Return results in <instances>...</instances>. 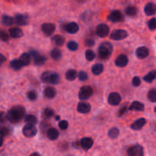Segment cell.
<instances>
[{"instance_id":"cell-1","label":"cell","mask_w":156,"mask_h":156,"mask_svg":"<svg viewBox=\"0 0 156 156\" xmlns=\"http://www.w3.org/2000/svg\"><path fill=\"white\" fill-rule=\"evenodd\" d=\"M24 114H25V110H24V107H14L8 113V120H9L12 123H17L23 118Z\"/></svg>"},{"instance_id":"cell-2","label":"cell","mask_w":156,"mask_h":156,"mask_svg":"<svg viewBox=\"0 0 156 156\" xmlns=\"http://www.w3.org/2000/svg\"><path fill=\"white\" fill-rule=\"evenodd\" d=\"M113 47L110 43L105 42L101 44L98 49V56L101 59H106L111 55Z\"/></svg>"},{"instance_id":"cell-3","label":"cell","mask_w":156,"mask_h":156,"mask_svg":"<svg viewBox=\"0 0 156 156\" xmlns=\"http://www.w3.org/2000/svg\"><path fill=\"white\" fill-rule=\"evenodd\" d=\"M41 80L45 83L57 84L59 82V76L57 73L53 72L47 71L44 73L41 76Z\"/></svg>"},{"instance_id":"cell-4","label":"cell","mask_w":156,"mask_h":156,"mask_svg":"<svg viewBox=\"0 0 156 156\" xmlns=\"http://www.w3.org/2000/svg\"><path fill=\"white\" fill-rule=\"evenodd\" d=\"M93 94V89L90 86H83L79 91V97L81 100H87Z\"/></svg>"},{"instance_id":"cell-5","label":"cell","mask_w":156,"mask_h":156,"mask_svg":"<svg viewBox=\"0 0 156 156\" xmlns=\"http://www.w3.org/2000/svg\"><path fill=\"white\" fill-rule=\"evenodd\" d=\"M36 133L37 129L34 125L27 124L23 128V134L24 135V136L30 138V137L34 136L36 135Z\"/></svg>"},{"instance_id":"cell-6","label":"cell","mask_w":156,"mask_h":156,"mask_svg":"<svg viewBox=\"0 0 156 156\" xmlns=\"http://www.w3.org/2000/svg\"><path fill=\"white\" fill-rule=\"evenodd\" d=\"M128 34L124 30H115L111 33V38L114 41H120L127 37Z\"/></svg>"},{"instance_id":"cell-7","label":"cell","mask_w":156,"mask_h":156,"mask_svg":"<svg viewBox=\"0 0 156 156\" xmlns=\"http://www.w3.org/2000/svg\"><path fill=\"white\" fill-rule=\"evenodd\" d=\"M110 31V28L107 24H99L96 29V33H97L98 36L101 37H105L108 35Z\"/></svg>"},{"instance_id":"cell-8","label":"cell","mask_w":156,"mask_h":156,"mask_svg":"<svg viewBox=\"0 0 156 156\" xmlns=\"http://www.w3.org/2000/svg\"><path fill=\"white\" fill-rule=\"evenodd\" d=\"M127 153L129 156H143V149L141 146L136 145L129 148L127 151Z\"/></svg>"},{"instance_id":"cell-9","label":"cell","mask_w":156,"mask_h":156,"mask_svg":"<svg viewBox=\"0 0 156 156\" xmlns=\"http://www.w3.org/2000/svg\"><path fill=\"white\" fill-rule=\"evenodd\" d=\"M108 19L109 20V21H112V22H120V21L123 20V16L120 11L116 10L110 14Z\"/></svg>"},{"instance_id":"cell-10","label":"cell","mask_w":156,"mask_h":156,"mask_svg":"<svg viewBox=\"0 0 156 156\" xmlns=\"http://www.w3.org/2000/svg\"><path fill=\"white\" fill-rule=\"evenodd\" d=\"M55 28H56L55 25L51 23L44 24L41 26V30L46 36H50V35L53 34V32L55 31Z\"/></svg>"},{"instance_id":"cell-11","label":"cell","mask_w":156,"mask_h":156,"mask_svg":"<svg viewBox=\"0 0 156 156\" xmlns=\"http://www.w3.org/2000/svg\"><path fill=\"white\" fill-rule=\"evenodd\" d=\"M121 101V97L120 94L117 92L111 93L108 97V103L111 105H118Z\"/></svg>"},{"instance_id":"cell-12","label":"cell","mask_w":156,"mask_h":156,"mask_svg":"<svg viewBox=\"0 0 156 156\" xmlns=\"http://www.w3.org/2000/svg\"><path fill=\"white\" fill-rule=\"evenodd\" d=\"M30 54L32 55V56L34 57V63L36 65H43V64L46 61V57L44 56L43 55H41L40 53H38L36 51H31L30 52Z\"/></svg>"},{"instance_id":"cell-13","label":"cell","mask_w":156,"mask_h":156,"mask_svg":"<svg viewBox=\"0 0 156 156\" xmlns=\"http://www.w3.org/2000/svg\"><path fill=\"white\" fill-rule=\"evenodd\" d=\"M77 111L81 114H88L91 111V106L87 102H79L77 106Z\"/></svg>"},{"instance_id":"cell-14","label":"cell","mask_w":156,"mask_h":156,"mask_svg":"<svg viewBox=\"0 0 156 156\" xmlns=\"http://www.w3.org/2000/svg\"><path fill=\"white\" fill-rule=\"evenodd\" d=\"M136 56L139 59H145V58L149 56V50L147 47H140L136 50Z\"/></svg>"},{"instance_id":"cell-15","label":"cell","mask_w":156,"mask_h":156,"mask_svg":"<svg viewBox=\"0 0 156 156\" xmlns=\"http://www.w3.org/2000/svg\"><path fill=\"white\" fill-rule=\"evenodd\" d=\"M116 66L118 67H125L128 64V58L126 55L121 54L116 59Z\"/></svg>"},{"instance_id":"cell-16","label":"cell","mask_w":156,"mask_h":156,"mask_svg":"<svg viewBox=\"0 0 156 156\" xmlns=\"http://www.w3.org/2000/svg\"><path fill=\"white\" fill-rule=\"evenodd\" d=\"M146 120L145 118H140L138 120H136L132 125H131V128L134 130H140L141 129L143 126L146 125Z\"/></svg>"},{"instance_id":"cell-17","label":"cell","mask_w":156,"mask_h":156,"mask_svg":"<svg viewBox=\"0 0 156 156\" xmlns=\"http://www.w3.org/2000/svg\"><path fill=\"white\" fill-rule=\"evenodd\" d=\"M28 18L26 15H21V14H18L15 17V22L18 25H25L27 24Z\"/></svg>"},{"instance_id":"cell-18","label":"cell","mask_w":156,"mask_h":156,"mask_svg":"<svg viewBox=\"0 0 156 156\" xmlns=\"http://www.w3.org/2000/svg\"><path fill=\"white\" fill-rule=\"evenodd\" d=\"M145 13L149 16L151 15H154L156 13V5L155 3L149 2L145 7Z\"/></svg>"},{"instance_id":"cell-19","label":"cell","mask_w":156,"mask_h":156,"mask_svg":"<svg viewBox=\"0 0 156 156\" xmlns=\"http://www.w3.org/2000/svg\"><path fill=\"white\" fill-rule=\"evenodd\" d=\"M81 146L84 149H89L93 146V140L89 137H85L81 140Z\"/></svg>"},{"instance_id":"cell-20","label":"cell","mask_w":156,"mask_h":156,"mask_svg":"<svg viewBox=\"0 0 156 156\" xmlns=\"http://www.w3.org/2000/svg\"><path fill=\"white\" fill-rule=\"evenodd\" d=\"M9 34L13 38H19L23 36V32L18 27H12L9 29Z\"/></svg>"},{"instance_id":"cell-21","label":"cell","mask_w":156,"mask_h":156,"mask_svg":"<svg viewBox=\"0 0 156 156\" xmlns=\"http://www.w3.org/2000/svg\"><path fill=\"white\" fill-rule=\"evenodd\" d=\"M66 30L69 34H76L79 30V25L75 22L69 23L66 25Z\"/></svg>"},{"instance_id":"cell-22","label":"cell","mask_w":156,"mask_h":156,"mask_svg":"<svg viewBox=\"0 0 156 156\" xmlns=\"http://www.w3.org/2000/svg\"><path fill=\"white\" fill-rule=\"evenodd\" d=\"M44 94L46 98L51 99L53 98L56 96V91L54 88H53V87H47V88H46L45 89H44Z\"/></svg>"},{"instance_id":"cell-23","label":"cell","mask_w":156,"mask_h":156,"mask_svg":"<svg viewBox=\"0 0 156 156\" xmlns=\"http://www.w3.org/2000/svg\"><path fill=\"white\" fill-rule=\"evenodd\" d=\"M130 111H143L144 110V105L140 101H133L129 108Z\"/></svg>"},{"instance_id":"cell-24","label":"cell","mask_w":156,"mask_h":156,"mask_svg":"<svg viewBox=\"0 0 156 156\" xmlns=\"http://www.w3.org/2000/svg\"><path fill=\"white\" fill-rule=\"evenodd\" d=\"M59 136V132L55 128H50L47 131V137L50 140H56Z\"/></svg>"},{"instance_id":"cell-25","label":"cell","mask_w":156,"mask_h":156,"mask_svg":"<svg viewBox=\"0 0 156 156\" xmlns=\"http://www.w3.org/2000/svg\"><path fill=\"white\" fill-rule=\"evenodd\" d=\"M77 72L75 69H69L66 73V78L69 81H73L77 78Z\"/></svg>"},{"instance_id":"cell-26","label":"cell","mask_w":156,"mask_h":156,"mask_svg":"<svg viewBox=\"0 0 156 156\" xmlns=\"http://www.w3.org/2000/svg\"><path fill=\"white\" fill-rule=\"evenodd\" d=\"M104 70V66L102 64H95V65H94L92 66V69H91V71H92V73L94 75H96V76H98V75H100L101 73L103 72Z\"/></svg>"},{"instance_id":"cell-27","label":"cell","mask_w":156,"mask_h":156,"mask_svg":"<svg viewBox=\"0 0 156 156\" xmlns=\"http://www.w3.org/2000/svg\"><path fill=\"white\" fill-rule=\"evenodd\" d=\"M20 61L23 66H28L30 62V56L28 53H23L20 57Z\"/></svg>"},{"instance_id":"cell-28","label":"cell","mask_w":156,"mask_h":156,"mask_svg":"<svg viewBox=\"0 0 156 156\" xmlns=\"http://www.w3.org/2000/svg\"><path fill=\"white\" fill-rule=\"evenodd\" d=\"M10 65L11 67H12L13 69L16 70V71L17 70L21 69L23 66L22 63H21V61H20L19 59H14V60H12V62H11Z\"/></svg>"},{"instance_id":"cell-29","label":"cell","mask_w":156,"mask_h":156,"mask_svg":"<svg viewBox=\"0 0 156 156\" xmlns=\"http://www.w3.org/2000/svg\"><path fill=\"white\" fill-rule=\"evenodd\" d=\"M52 41L56 46H62L65 42V39L62 36H59V35L53 36V37L52 38Z\"/></svg>"},{"instance_id":"cell-30","label":"cell","mask_w":156,"mask_h":156,"mask_svg":"<svg viewBox=\"0 0 156 156\" xmlns=\"http://www.w3.org/2000/svg\"><path fill=\"white\" fill-rule=\"evenodd\" d=\"M155 79H156V71L155 70L151 71L144 77V80L147 82H152Z\"/></svg>"},{"instance_id":"cell-31","label":"cell","mask_w":156,"mask_h":156,"mask_svg":"<svg viewBox=\"0 0 156 156\" xmlns=\"http://www.w3.org/2000/svg\"><path fill=\"white\" fill-rule=\"evenodd\" d=\"M125 12H126V15L129 17H133L135 15H136L137 14V9L134 6H129L125 10Z\"/></svg>"},{"instance_id":"cell-32","label":"cell","mask_w":156,"mask_h":156,"mask_svg":"<svg viewBox=\"0 0 156 156\" xmlns=\"http://www.w3.org/2000/svg\"><path fill=\"white\" fill-rule=\"evenodd\" d=\"M2 23L5 26H11L13 24V18L9 15H3L2 18Z\"/></svg>"},{"instance_id":"cell-33","label":"cell","mask_w":156,"mask_h":156,"mask_svg":"<svg viewBox=\"0 0 156 156\" xmlns=\"http://www.w3.org/2000/svg\"><path fill=\"white\" fill-rule=\"evenodd\" d=\"M24 121L25 123H27V124L35 125L37 123V119L34 115H27L24 119Z\"/></svg>"},{"instance_id":"cell-34","label":"cell","mask_w":156,"mask_h":156,"mask_svg":"<svg viewBox=\"0 0 156 156\" xmlns=\"http://www.w3.org/2000/svg\"><path fill=\"white\" fill-rule=\"evenodd\" d=\"M50 56L53 59H56V60H58L61 58L62 56V53H61V51L58 49H53L51 51V53H50Z\"/></svg>"},{"instance_id":"cell-35","label":"cell","mask_w":156,"mask_h":156,"mask_svg":"<svg viewBox=\"0 0 156 156\" xmlns=\"http://www.w3.org/2000/svg\"><path fill=\"white\" fill-rule=\"evenodd\" d=\"M119 133H120L119 129L117 128L114 127L110 129L109 132H108V136H109L110 138L116 139L119 136Z\"/></svg>"},{"instance_id":"cell-36","label":"cell","mask_w":156,"mask_h":156,"mask_svg":"<svg viewBox=\"0 0 156 156\" xmlns=\"http://www.w3.org/2000/svg\"><path fill=\"white\" fill-rule=\"evenodd\" d=\"M147 97L151 102H156V88L151 89L148 93Z\"/></svg>"},{"instance_id":"cell-37","label":"cell","mask_w":156,"mask_h":156,"mask_svg":"<svg viewBox=\"0 0 156 156\" xmlns=\"http://www.w3.org/2000/svg\"><path fill=\"white\" fill-rule=\"evenodd\" d=\"M85 57H86L87 60L88 61H92L95 58V54L94 52L91 50H88L85 52Z\"/></svg>"},{"instance_id":"cell-38","label":"cell","mask_w":156,"mask_h":156,"mask_svg":"<svg viewBox=\"0 0 156 156\" xmlns=\"http://www.w3.org/2000/svg\"><path fill=\"white\" fill-rule=\"evenodd\" d=\"M67 47H68V48L70 50L75 51V50H77L79 46H78L77 43H76L75 41H70V42H69L68 44H67Z\"/></svg>"},{"instance_id":"cell-39","label":"cell","mask_w":156,"mask_h":156,"mask_svg":"<svg viewBox=\"0 0 156 156\" xmlns=\"http://www.w3.org/2000/svg\"><path fill=\"white\" fill-rule=\"evenodd\" d=\"M148 26H149V29L152 30H155L156 29V19L155 18H152L151 20H149V23H148Z\"/></svg>"},{"instance_id":"cell-40","label":"cell","mask_w":156,"mask_h":156,"mask_svg":"<svg viewBox=\"0 0 156 156\" xmlns=\"http://www.w3.org/2000/svg\"><path fill=\"white\" fill-rule=\"evenodd\" d=\"M54 114V112L50 108H46L44 111V115L45 117H50Z\"/></svg>"},{"instance_id":"cell-41","label":"cell","mask_w":156,"mask_h":156,"mask_svg":"<svg viewBox=\"0 0 156 156\" xmlns=\"http://www.w3.org/2000/svg\"><path fill=\"white\" fill-rule=\"evenodd\" d=\"M79 79L81 81H86L88 79V74L85 72L81 71L79 73Z\"/></svg>"},{"instance_id":"cell-42","label":"cell","mask_w":156,"mask_h":156,"mask_svg":"<svg viewBox=\"0 0 156 156\" xmlns=\"http://www.w3.org/2000/svg\"><path fill=\"white\" fill-rule=\"evenodd\" d=\"M0 39L3 41H8L9 39V34L4 30H2L0 31Z\"/></svg>"},{"instance_id":"cell-43","label":"cell","mask_w":156,"mask_h":156,"mask_svg":"<svg viewBox=\"0 0 156 156\" xmlns=\"http://www.w3.org/2000/svg\"><path fill=\"white\" fill-rule=\"evenodd\" d=\"M68 126H69L68 122L66 121V120H62V121H60L59 123V127L61 129H62V130L66 129L67 128H68Z\"/></svg>"},{"instance_id":"cell-44","label":"cell","mask_w":156,"mask_h":156,"mask_svg":"<svg viewBox=\"0 0 156 156\" xmlns=\"http://www.w3.org/2000/svg\"><path fill=\"white\" fill-rule=\"evenodd\" d=\"M27 98L30 101H35L37 99V94L33 91H30L27 93Z\"/></svg>"},{"instance_id":"cell-45","label":"cell","mask_w":156,"mask_h":156,"mask_svg":"<svg viewBox=\"0 0 156 156\" xmlns=\"http://www.w3.org/2000/svg\"><path fill=\"white\" fill-rule=\"evenodd\" d=\"M132 83H133V86L138 87V86H140V84H141V80H140V78L137 77V76H136V77H134L133 79Z\"/></svg>"},{"instance_id":"cell-46","label":"cell","mask_w":156,"mask_h":156,"mask_svg":"<svg viewBox=\"0 0 156 156\" xmlns=\"http://www.w3.org/2000/svg\"><path fill=\"white\" fill-rule=\"evenodd\" d=\"M8 120L7 114L5 112H0V123H4Z\"/></svg>"},{"instance_id":"cell-47","label":"cell","mask_w":156,"mask_h":156,"mask_svg":"<svg viewBox=\"0 0 156 156\" xmlns=\"http://www.w3.org/2000/svg\"><path fill=\"white\" fill-rule=\"evenodd\" d=\"M85 45L87 46V47H93L94 44V41H93V40H90V39H88L85 41Z\"/></svg>"},{"instance_id":"cell-48","label":"cell","mask_w":156,"mask_h":156,"mask_svg":"<svg viewBox=\"0 0 156 156\" xmlns=\"http://www.w3.org/2000/svg\"><path fill=\"white\" fill-rule=\"evenodd\" d=\"M0 132L2 133L3 136H6L9 134V130L6 127H0Z\"/></svg>"},{"instance_id":"cell-49","label":"cell","mask_w":156,"mask_h":156,"mask_svg":"<svg viewBox=\"0 0 156 156\" xmlns=\"http://www.w3.org/2000/svg\"><path fill=\"white\" fill-rule=\"evenodd\" d=\"M5 56H3L2 54H0V65L2 63H4L5 62Z\"/></svg>"},{"instance_id":"cell-50","label":"cell","mask_w":156,"mask_h":156,"mask_svg":"<svg viewBox=\"0 0 156 156\" xmlns=\"http://www.w3.org/2000/svg\"><path fill=\"white\" fill-rule=\"evenodd\" d=\"M126 111V107H123V108H122L121 110H120V112H119V116L123 115V114H124V112H125V111Z\"/></svg>"},{"instance_id":"cell-51","label":"cell","mask_w":156,"mask_h":156,"mask_svg":"<svg viewBox=\"0 0 156 156\" xmlns=\"http://www.w3.org/2000/svg\"><path fill=\"white\" fill-rule=\"evenodd\" d=\"M3 136H3L2 133L0 132V146H2V145L3 143Z\"/></svg>"},{"instance_id":"cell-52","label":"cell","mask_w":156,"mask_h":156,"mask_svg":"<svg viewBox=\"0 0 156 156\" xmlns=\"http://www.w3.org/2000/svg\"><path fill=\"white\" fill-rule=\"evenodd\" d=\"M31 155H39V154H37V153H33Z\"/></svg>"},{"instance_id":"cell-53","label":"cell","mask_w":156,"mask_h":156,"mask_svg":"<svg viewBox=\"0 0 156 156\" xmlns=\"http://www.w3.org/2000/svg\"><path fill=\"white\" fill-rule=\"evenodd\" d=\"M56 120H59V116L56 117Z\"/></svg>"},{"instance_id":"cell-54","label":"cell","mask_w":156,"mask_h":156,"mask_svg":"<svg viewBox=\"0 0 156 156\" xmlns=\"http://www.w3.org/2000/svg\"><path fill=\"white\" fill-rule=\"evenodd\" d=\"M155 111L156 112V108H155Z\"/></svg>"}]
</instances>
